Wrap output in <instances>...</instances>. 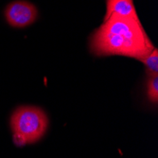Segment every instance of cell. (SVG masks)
Wrapping results in <instances>:
<instances>
[{"instance_id": "cell-1", "label": "cell", "mask_w": 158, "mask_h": 158, "mask_svg": "<svg viewBox=\"0 0 158 158\" xmlns=\"http://www.w3.org/2000/svg\"><path fill=\"white\" fill-rule=\"evenodd\" d=\"M89 48L98 56H124L143 60L153 49L154 46L149 38L139 19L111 15L92 33Z\"/></svg>"}, {"instance_id": "cell-2", "label": "cell", "mask_w": 158, "mask_h": 158, "mask_svg": "<svg viewBox=\"0 0 158 158\" xmlns=\"http://www.w3.org/2000/svg\"><path fill=\"white\" fill-rule=\"evenodd\" d=\"M48 126L46 113L35 106H21L13 112L10 127L14 144L24 146L42 138Z\"/></svg>"}, {"instance_id": "cell-3", "label": "cell", "mask_w": 158, "mask_h": 158, "mask_svg": "<svg viewBox=\"0 0 158 158\" xmlns=\"http://www.w3.org/2000/svg\"><path fill=\"white\" fill-rule=\"evenodd\" d=\"M37 8L32 3L24 0L13 1L5 9V18L13 27H28L37 19Z\"/></svg>"}, {"instance_id": "cell-4", "label": "cell", "mask_w": 158, "mask_h": 158, "mask_svg": "<svg viewBox=\"0 0 158 158\" xmlns=\"http://www.w3.org/2000/svg\"><path fill=\"white\" fill-rule=\"evenodd\" d=\"M111 15L139 19L134 5V0H106V12L104 18Z\"/></svg>"}, {"instance_id": "cell-5", "label": "cell", "mask_w": 158, "mask_h": 158, "mask_svg": "<svg viewBox=\"0 0 158 158\" xmlns=\"http://www.w3.org/2000/svg\"><path fill=\"white\" fill-rule=\"evenodd\" d=\"M141 62L144 64L149 76L158 75V50L156 48Z\"/></svg>"}, {"instance_id": "cell-6", "label": "cell", "mask_w": 158, "mask_h": 158, "mask_svg": "<svg viewBox=\"0 0 158 158\" xmlns=\"http://www.w3.org/2000/svg\"><path fill=\"white\" fill-rule=\"evenodd\" d=\"M147 94L151 102L154 104L158 102V75L149 76L147 81Z\"/></svg>"}]
</instances>
